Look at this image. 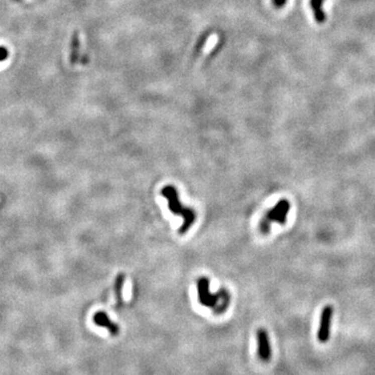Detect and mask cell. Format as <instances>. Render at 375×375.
Returning a JSON list of instances; mask_svg holds the SVG:
<instances>
[{
  "label": "cell",
  "instance_id": "3",
  "mask_svg": "<svg viewBox=\"0 0 375 375\" xmlns=\"http://www.w3.org/2000/svg\"><path fill=\"white\" fill-rule=\"evenodd\" d=\"M291 204L288 199H281L271 210H269L260 222V231L262 233H268L271 224L276 222L282 225H285L287 222V216L290 212Z\"/></svg>",
  "mask_w": 375,
  "mask_h": 375
},
{
  "label": "cell",
  "instance_id": "10",
  "mask_svg": "<svg viewBox=\"0 0 375 375\" xmlns=\"http://www.w3.org/2000/svg\"><path fill=\"white\" fill-rule=\"evenodd\" d=\"M9 55H10V52L8 48L5 46H0V62L6 61L9 58Z\"/></svg>",
  "mask_w": 375,
  "mask_h": 375
},
{
  "label": "cell",
  "instance_id": "5",
  "mask_svg": "<svg viewBox=\"0 0 375 375\" xmlns=\"http://www.w3.org/2000/svg\"><path fill=\"white\" fill-rule=\"evenodd\" d=\"M257 341H258V355L263 362H268L271 357V344L268 331L264 328L257 330Z\"/></svg>",
  "mask_w": 375,
  "mask_h": 375
},
{
  "label": "cell",
  "instance_id": "7",
  "mask_svg": "<svg viewBox=\"0 0 375 375\" xmlns=\"http://www.w3.org/2000/svg\"><path fill=\"white\" fill-rule=\"evenodd\" d=\"M323 4V0H312L311 6L313 8L315 18L318 22H323L325 20V14L323 13L321 6Z\"/></svg>",
  "mask_w": 375,
  "mask_h": 375
},
{
  "label": "cell",
  "instance_id": "9",
  "mask_svg": "<svg viewBox=\"0 0 375 375\" xmlns=\"http://www.w3.org/2000/svg\"><path fill=\"white\" fill-rule=\"evenodd\" d=\"M124 281H125V275L123 273H120L117 275L116 282H115V292H116L117 299L119 302L121 301V292H122V288L124 285Z\"/></svg>",
  "mask_w": 375,
  "mask_h": 375
},
{
  "label": "cell",
  "instance_id": "11",
  "mask_svg": "<svg viewBox=\"0 0 375 375\" xmlns=\"http://www.w3.org/2000/svg\"><path fill=\"white\" fill-rule=\"evenodd\" d=\"M274 3L276 4V6H279V7H281V6H283V5H285V3H286V0H274Z\"/></svg>",
  "mask_w": 375,
  "mask_h": 375
},
{
  "label": "cell",
  "instance_id": "1",
  "mask_svg": "<svg viewBox=\"0 0 375 375\" xmlns=\"http://www.w3.org/2000/svg\"><path fill=\"white\" fill-rule=\"evenodd\" d=\"M198 301L203 307L211 308L215 314H222L227 310L230 301L228 292L221 289L217 294H212L210 291V280L206 277H200L197 281Z\"/></svg>",
  "mask_w": 375,
  "mask_h": 375
},
{
  "label": "cell",
  "instance_id": "6",
  "mask_svg": "<svg viewBox=\"0 0 375 375\" xmlns=\"http://www.w3.org/2000/svg\"><path fill=\"white\" fill-rule=\"evenodd\" d=\"M93 321L96 325L106 328L112 336H117L119 333L118 325L110 320L104 312H97L93 317Z\"/></svg>",
  "mask_w": 375,
  "mask_h": 375
},
{
  "label": "cell",
  "instance_id": "2",
  "mask_svg": "<svg viewBox=\"0 0 375 375\" xmlns=\"http://www.w3.org/2000/svg\"><path fill=\"white\" fill-rule=\"evenodd\" d=\"M162 196L168 200L169 210L174 215H180L183 217V225L179 228V233L185 234L193 225L196 220V213L193 208L185 206L179 201L177 190L173 186H166L161 191Z\"/></svg>",
  "mask_w": 375,
  "mask_h": 375
},
{
  "label": "cell",
  "instance_id": "4",
  "mask_svg": "<svg viewBox=\"0 0 375 375\" xmlns=\"http://www.w3.org/2000/svg\"><path fill=\"white\" fill-rule=\"evenodd\" d=\"M333 316V308L331 305H326L322 310L320 316V322H319V328L317 331L318 341L324 344L329 340L330 337V325Z\"/></svg>",
  "mask_w": 375,
  "mask_h": 375
},
{
  "label": "cell",
  "instance_id": "8",
  "mask_svg": "<svg viewBox=\"0 0 375 375\" xmlns=\"http://www.w3.org/2000/svg\"><path fill=\"white\" fill-rule=\"evenodd\" d=\"M78 47H79V43H78V38H77V34L74 33L73 35V39H72V43H71V63L72 64H75L77 62V59H78Z\"/></svg>",
  "mask_w": 375,
  "mask_h": 375
},
{
  "label": "cell",
  "instance_id": "12",
  "mask_svg": "<svg viewBox=\"0 0 375 375\" xmlns=\"http://www.w3.org/2000/svg\"><path fill=\"white\" fill-rule=\"evenodd\" d=\"M16 2H19V0H16Z\"/></svg>",
  "mask_w": 375,
  "mask_h": 375
}]
</instances>
